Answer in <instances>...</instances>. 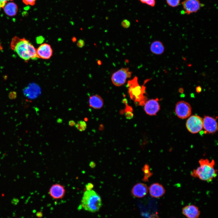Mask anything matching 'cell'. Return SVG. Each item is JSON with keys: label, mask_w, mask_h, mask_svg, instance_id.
<instances>
[{"label": "cell", "mask_w": 218, "mask_h": 218, "mask_svg": "<svg viewBox=\"0 0 218 218\" xmlns=\"http://www.w3.org/2000/svg\"><path fill=\"white\" fill-rule=\"evenodd\" d=\"M10 47L21 58L26 62L38 58L36 49L29 41L25 38L14 36L11 41Z\"/></svg>", "instance_id": "cell-1"}, {"label": "cell", "mask_w": 218, "mask_h": 218, "mask_svg": "<svg viewBox=\"0 0 218 218\" xmlns=\"http://www.w3.org/2000/svg\"><path fill=\"white\" fill-rule=\"evenodd\" d=\"M199 163L200 166L191 172V176L203 181L211 182L217 175V171L214 167V160L201 159Z\"/></svg>", "instance_id": "cell-2"}, {"label": "cell", "mask_w": 218, "mask_h": 218, "mask_svg": "<svg viewBox=\"0 0 218 218\" xmlns=\"http://www.w3.org/2000/svg\"><path fill=\"white\" fill-rule=\"evenodd\" d=\"M81 205L86 211L96 212L98 211L102 206V200L99 195L94 191L86 190L83 195Z\"/></svg>", "instance_id": "cell-3"}, {"label": "cell", "mask_w": 218, "mask_h": 218, "mask_svg": "<svg viewBox=\"0 0 218 218\" xmlns=\"http://www.w3.org/2000/svg\"><path fill=\"white\" fill-rule=\"evenodd\" d=\"M137 78L135 77L128 81V92L131 98L136 103L141 105H144L147 101V97L144 95L145 87L144 85L140 86L138 82Z\"/></svg>", "instance_id": "cell-4"}, {"label": "cell", "mask_w": 218, "mask_h": 218, "mask_svg": "<svg viewBox=\"0 0 218 218\" xmlns=\"http://www.w3.org/2000/svg\"><path fill=\"white\" fill-rule=\"evenodd\" d=\"M132 74L129 68H121L113 73L111 78L112 82L117 86H122L128 78L131 77Z\"/></svg>", "instance_id": "cell-5"}, {"label": "cell", "mask_w": 218, "mask_h": 218, "mask_svg": "<svg viewBox=\"0 0 218 218\" xmlns=\"http://www.w3.org/2000/svg\"><path fill=\"white\" fill-rule=\"evenodd\" d=\"M186 126L188 130L191 133H198L203 128V119L199 116L192 115L187 120Z\"/></svg>", "instance_id": "cell-6"}, {"label": "cell", "mask_w": 218, "mask_h": 218, "mask_svg": "<svg viewBox=\"0 0 218 218\" xmlns=\"http://www.w3.org/2000/svg\"><path fill=\"white\" fill-rule=\"evenodd\" d=\"M175 112L177 117L182 119L189 117L191 113V107L187 102L184 101L178 102L176 104Z\"/></svg>", "instance_id": "cell-7"}, {"label": "cell", "mask_w": 218, "mask_h": 218, "mask_svg": "<svg viewBox=\"0 0 218 218\" xmlns=\"http://www.w3.org/2000/svg\"><path fill=\"white\" fill-rule=\"evenodd\" d=\"M182 4L185 13L187 14L197 12L203 5L199 0H185Z\"/></svg>", "instance_id": "cell-8"}, {"label": "cell", "mask_w": 218, "mask_h": 218, "mask_svg": "<svg viewBox=\"0 0 218 218\" xmlns=\"http://www.w3.org/2000/svg\"><path fill=\"white\" fill-rule=\"evenodd\" d=\"M203 127L206 133H214L218 130V125L216 119L209 116H205L203 119Z\"/></svg>", "instance_id": "cell-9"}, {"label": "cell", "mask_w": 218, "mask_h": 218, "mask_svg": "<svg viewBox=\"0 0 218 218\" xmlns=\"http://www.w3.org/2000/svg\"><path fill=\"white\" fill-rule=\"evenodd\" d=\"M158 99H152L147 101L145 103L144 110L146 113L150 115H155L160 109Z\"/></svg>", "instance_id": "cell-10"}, {"label": "cell", "mask_w": 218, "mask_h": 218, "mask_svg": "<svg viewBox=\"0 0 218 218\" xmlns=\"http://www.w3.org/2000/svg\"><path fill=\"white\" fill-rule=\"evenodd\" d=\"M148 188L147 185L142 183H138L135 185L131 190V193L134 197L138 198H142L147 193Z\"/></svg>", "instance_id": "cell-11"}, {"label": "cell", "mask_w": 218, "mask_h": 218, "mask_svg": "<svg viewBox=\"0 0 218 218\" xmlns=\"http://www.w3.org/2000/svg\"><path fill=\"white\" fill-rule=\"evenodd\" d=\"M38 58L48 59L52 54V50L50 45L47 43L41 44L36 49Z\"/></svg>", "instance_id": "cell-12"}, {"label": "cell", "mask_w": 218, "mask_h": 218, "mask_svg": "<svg viewBox=\"0 0 218 218\" xmlns=\"http://www.w3.org/2000/svg\"><path fill=\"white\" fill-rule=\"evenodd\" d=\"M150 196L153 197L158 198L163 196L165 190L163 186L158 183L151 184L148 188Z\"/></svg>", "instance_id": "cell-13"}, {"label": "cell", "mask_w": 218, "mask_h": 218, "mask_svg": "<svg viewBox=\"0 0 218 218\" xmlns=\"http://www.w3.org/2000/svg\"><path fill=\"white\" fill-rule=\"evenodd\" d=\"M50 196L53 198L58 199L62 198L65 194V190L61 185L56 184L53 185L50 189L49 191Z\"/></svg>", "instance_id": "cell-14"}, {"label": "cell", "mask_w": 218, "mask_h": 218, "mask_svg": "<svg viewBox=\"0 0 218 218\" xmlns=\"http://www.w3.org/2000/svg\"><path fill=\"white\" fill-rule=\"evenodd\" d=\"M183 214L188 218H198L200 214L198 208L193 205L185 206L182 209Z\"/></svg>", "instance_id": "cell-15"}, {"label": "cell", "mask_w": 218, "mask_h": 218, "mask_svg": "<svg viewBox=\"0 0 218 218\" xmlns=\"http://www.w3.org/2000/svg\"><path fill=\"white\" fill-rule=\"evenodd\" d=\"M3 8L5 14L10 17L15 15L18 10L17 5L12 2L7 3Z\"/></svg>", "instance_id": "cell-16"}, {"label": "cell", "mask_w": 218, "mask_h": 218, "mask_svg": "<svg viewBox=\"0 0 218 218\" xmlns=\"http://www.w3.org/2000/svg\"><path fill=\"white\" fill-rule=\"evenodd\" d=\"M89 102L90 106L95 109L101 108L104 104L103 101L101 97L97 94L90 97Z\"/></svg>", "instance_id": "cell-17"}, {"label": "cell", "mask_w": 218, "mask_h": 218, "mask_svg": "<svg viewBox=\"0 0 218 218\" xmlns=\"http://www.w3.org/2000/svg\"><path fill=\"white\" fill-rule=\"evenodd\" d=\"M150 50L151 52L156 55H160L164 52V46L161 42L155 41L153 42L150 45Z\"/></svg>", "instance_id": "cell-18"}, {"label": "cell", "mask_w": 218, "mask_h": 218, "mask_svg": "<svg viewBox=\"0 0 218 218\" xmlns=\"http://www.w3.org/2000/svg\"><path fill=\"white\" fill-rule=\"evenodd\" d=\"M75 127L80 131H84L87 128V124L86 122L83 121H80L75 124Z\"/></svg>", "instance_id": "cell-19"}, {"label": "cell", "mask_w": 218, "mask_h": 218, "mask_svg": "<svg viewBox=\"0 0 218 218\" xmlns=\"http://www.w3.org/2000/svg\"><path fill=\"white\" fill-rule=\"evenodd\" d=\"M143 171L145 174L144 180L145 181L147 180L152 175L148 165H145L144 166L143 168Z\"/></svg>", "instance_id": "cell-20"}, {"label": "cell", "mask_w": 218, "mask_h": 218, "mask_svg": "<svg viewBox=\"0 0 218 218\" xmlns=\"http://www.w3.org/2000/svg\"><path fill=\"white\" fill-rule=\"evenodd\" d=\"M180 0H166L167 3L170 6L174 7L179 4Z\"/></svg>", "instance_id": "cell-21"}, {"label": "cell", "mask_w": 218, "mask_h": 218, "mask_svg": "<svg viewBox=\"0 0 218 218\" xmlns=\"http://www.w3.org/2000/svg\"><path fill=\"white\" fill-rule=\"evenodd\" d=\"M141 3L145 4L151 7H154L155 4V0H139Z\"/></svg>", "instance_id": "cell-22"}, {"label": "cell", "mask_w": 218, "mask_h": 218, "mask_svg": "<svg viewBox=\"0 0 218 218\" xmlns=\"http://www.w3.org/2000/svg\"><path fill=\"white\" fill-rule=\"evenodd\" d=\"M130 22L127 19H124L122 21L121 25L124 28H127L130 26Z\"/></svg>", "instance_id": "cell-23"}, {"label": "cell", "mask_w": 218, "mask_h": 218, "mask_svg": "<svg viewBox=\"0 0 218 218\" xmlns=\"http://www.w3.org/2000/svg\"><path fill=\"white\" fill-rule=\"evenodd\" d=\"M36 0H22L23 2L26 5H34Z\"/></svg>", "instance_id": "cell-24"}, {"label": "cell", "mask_w": 218, "mask_h": 218, "mask_svg": "<svg viewBox=\"0 0 218 218\" xmlns=\"http://www.w3.org/2000/svg\"><path fill=\"white\" fill-rule=\"evenodd\" d=\"M13 0H0V11L1 9L3 8L6 4L9 1H11Z\"/></svg>", "instance_id": "cell-25"}, {"label": "cell", "mask_w": 218, "mask_h": 218, "mask_svg": "<svg viewBox=\"0 0 218 218\" xmlns=\"http://www.w3.org/2000/svg\"><path fill=\"white\" fill-rule=\"evenodd\" d=\"M93 187V185L91 183H88L86 186L87 190H92Z\"/></svg>", "instance_id": "cell-26"}, {"label": "cell", "mask_w": 218, "mask_h": 218, "mask_svg": "<svg viewBox=\"0 0 218 218\" xmlns=\"http://www.w3.org/2000/svg\"><path fill=\"white\" fill-rule=\"evenodd\" d=\"M149 218H159L157 213H154L150 216Z\"/></svg>", "instance_id": "cell-27"}, {"label": "cell", "mask_w": 218, "mask_h": 218, "mask_svg": "<svg viewBox=\"0 0 218 218\" xmlns=\"http://www.w3.org/2000/svg\"><path fill=\"white\" fill-rule=\"evenodd\" d=\"M69 125L71 127L75 126L76 124L75 122L73 120L70 121L68 123Z\"/></svg>", "instance_id": "cell-28"}, {"label": "cell", "mask_w": 218, "mask_h": 218, "mask_svg": "<svg viewBox=\"0 0 218 218\" xmlns=\"http://www.w3.org/2000/svg\"><path fill=\"white\" fill-rule=\"evenodd\" d=\"M201 88L200 87L198 86L196 88V91L198 93L200 92L201 91Z\"/></svg>", "instance_id": "cell-29"}, {"label": "cell", "mask_w": 218, "mask_h": 218, "mask_svg": "<svg viewBox=\"0 0 218 218\" xmlns=\"http://www.w3.org/2000/svg\"><path fill=\"white\" fill-rule=\"evenodd\" d=\"M179 91L180 93H182L183 91V89L182 88H180L179 90Z\"/></svg>", "instance_id": "cell-30"}, {"label": "cell", "mask_w": 218, "mask_h": 218, "mask_svg": "<svg viewBox=\"0 0 218 218\" xmlns=\"http://www.w3.org/2000/svg\"><path fill=\"white\" fill-rule=\"evenodd\" d=\"M3 49V47L1 45L0 40V51H2Z\"/></svg>", "instance_id": "cell-31"}]
</instances>
